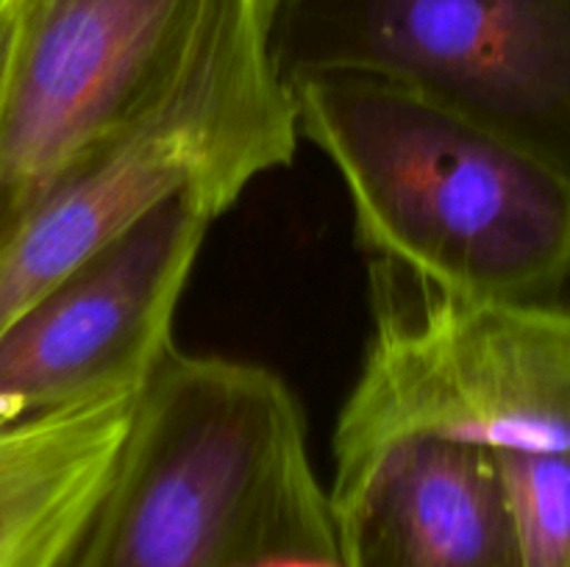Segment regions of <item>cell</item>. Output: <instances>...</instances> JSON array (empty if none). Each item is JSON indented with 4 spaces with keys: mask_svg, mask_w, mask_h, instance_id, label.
<instances>
[{
    "mask_svg": "<svg viewBox=\"0 0 570 567\" xmlns=\"http://www.w3.org/2000/svg\"><path fill=\"white\" fill-rule=\"evenodd\" d=\"M59 567H337L328 495L287 384L173 348Z\"/></svg>",
    "mask_w": 570,
    "mask_h": 567,
    "instance_id": "1",
    "label": "cell"
},
{
    "mask_svg": "<svg viewBox=\"0 0 570 567\" xmlns=\"http://www.w3.org/2000/svg\"><path fill=\"white\" fill-rule=\"evenodd\" d=\"M298 133L334 165L373 261L479 300H557L570 281V178L395 83L289 81Z\"/></svg>",
    "mask_w": 570,
    "mask_h": 567,
    "instance_id": "2",
    "label": "cell"
},
{
    "mask_svg": "<svg viewBox=\"0 0 570 567\" xmlns=\"http://www.w3.org/2000/svg\"><path fill=\"white\" fill-rule=\"evenodd\" d=\"M276 0H206L173 81L78 161L0 248V334L39 295L184 189L232 209L298 148V111L271 56Z\"/></svg>",
    "mask_w": 570,
    "mask_h": 567,
    "instance_id": "3",
    "label": "cell"
},
{
    "mask_svg": "<svg viewBox=\"0 0 570 567\" xmlns=\"http://www.w3.org/2000/svg\"><path fill=\"white\" fill-rule=\"evenodd\" d=\"M373 331L334 456L406 437L570 456V304L438 292L373 261Z\"/></svg>",
    "mask_w": 570,
    "mask_h": 567,
    "instance_id": "4",
    "label": "cell"
},
{
    "mask_svg": "<svg viewBox=\"0 0 570 567\" xmlns=\"http://www.w3.org/2000/svg\"><path fill=\"white\" fill-rule=\"evenodd\" d=\"M271 56L287 83L410 89L570 178V0H276Z\"/></svg>",
    "mask_w": 570,
    "mask_h": 567,
    "instance_id": "5",
    "label": "cell"
},
{
    "mask_svg": "<svg viewBox=\"0 0 570 567\" xmlns=\"http://www.w3.org/2000/svg\"><path fill=\"white\" fill-rule=\"evenodd\" d=\"M206 0H17L0 87V248L173 81Z\"/></svg>",
    "mask_w": 570,
    "mask_h": 567,
    "instance_id": "6",
    "label": "cell"
},
{
    "mask_svg": "<svg viewBox=\"0 0 570 567\" xmlns=\"http://www.w3.org/2000/svg\"><path fill=\"white\" fill-rule=\"evenodd\" d=\"M223 211L184 189L20 311L0 334V428L142 389L176 348L178 300Z\"/></svg>",
    "mask_w": 570,
    "mask_h": 567,
    "instance_id": "7",
    "label": "cell"
},
{
    "mask_svg": "<svg viewBox=\"0 0 570 567\" xmlns=\"http://www.w3.org/2000/svg\"><path fill=\"white\" fill-rule=\"evenodd\" d=\"M334 459L328 509L340 567H518L490 450L406 437Z\"/></svg>",
    "mask_w": 570,
    "mask_h": 567,
    "instance_id": "8",
    "label": "cell"
},
{
    "mask_svg": "<svg viewBox=\"0 0 570 567\" xmlns=\"http://www.w3.org/2000/svg\"><path fill=\"white\" fill-rule=\"evenodd\" d=\"M137 395H109L0 428V567L65 561L109 481Z\"/></svg>",
    "mask_w": 570,
    "mask_h": 567,
    "instance_id": "9",
    "label": "cell"
},
{
    "mask_svg": "<svg viewBox=\"0 0 570 567\" xmlns=\"http://www.w3.org/2000/svg\"><path fill=\"white\" fill-rule=\"evenodd\" d=\"M17 0H0V87H3L6 64H9L11 39H14Z\"/></svg>",
    "mask_w": 570,
    "mask_h": 567,
    "instance_id": "10",
    "label": "cell"
}]
</instances>
